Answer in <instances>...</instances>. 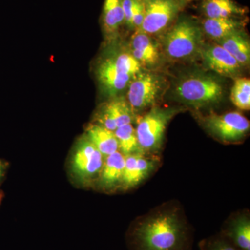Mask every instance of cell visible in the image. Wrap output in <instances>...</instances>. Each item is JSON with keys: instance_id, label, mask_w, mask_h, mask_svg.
<instances>
[{"instance_id": "obj_1", "label": "cell", "mask_w": 250, "mask_h": 250, "mask_svg": "<svg viewBox=\"0 0 250 250\" xmlns=\"http://www.w3.org/2000/svg\"><path fill=\"white\" fill-rule=\"evenodd\" d=\"M192 241L191 228L173 208L138 219L126 233L129 250H192Z\"/></svg>"}, {"instance_id": "obj_2", "label": "cell", "mask_w": 250, "mask_h": 250, "mask_svg": "<svg viewBox=\"0 0 250 250\" xmlns=\"http://www.w3.org/2000/svg\"><path fill=\"white\" fill-rule=\"evenodd\" d=\"M104 160V156L83 134L74 145L67 159L69 178L78 188L95 187Z\"/></svg>"}, {"instance_id": "obj_3", "label": "cell", "mask_w": 250, "mask_h": 250, "mask_svg": "<svg viewBox=\"0 0 250 250\" xmlns=\"http://www.w3.org/2000/svg\"><path fill=\"white\" fill-rule=\"evenodd\" d=\"M140 72L141 65L129 52H116L98 65L97 76L104 92L111 98L128 88Z\"/></svg>"}, {"instance_id": "obj_4", "label": "cell", "mask_w": 250, "mask_h": 250, "mask_svg": "<svg viewBox=\"0 0 250 250\" xmlns=\"http://www.w3.org/2000/svg\"><path fill=\"white\" fill-rule=\"evenodd\" d=\"M175 92L181 101L195 107H202L220 102L223 98V88L213 77L195 75L180 81Z\"/></svg>"}, {"instance_id": "obj_5", "label": "cell", "mask_w": 250, "mask_h": 250, "mask_svg": "<svg viewBox=\"0 0 250 250\" xmlns=\"http://www.w3.org/2000/svg\"><path fill=\"white\" fill-rule=\"evenodd\" d=\"M180 110L153 108L138 121L136 133L143 153L159 152L167 125Z\"/></svg>"}, {"instance_id": "obj_6", "label": "cell", "mask_w": 250, "mask_h": 250, "mask_svg": "<svg viewBox=\"0 0 250 250\" xmlns=\"http://www.w3.org/2000/svg\"><path fill=\"white\" fill-rule=\"evenodd\" d=\"M201 31L188 20H181L165 36V49L168 57L183 59L191 57L200 44Z\"/></svg>"}, {"instance_id": "obj_7", "label": "cell", "mask_w": 250, "mask_h": 250, "mask_svg": "<svg viewBox=\"0 0 250 250\" xmlns=\"http://www.w3.org/2000/svg\"><path fill=\"white\" fill-rule=\"evenodd\" d=\"M203 124L213 137L227 143L241 141L250 127V121L238 112L222 115L210 113L204 118Z\"/></svg>"}, {"instance_id": "obj_8", "label": "cell", "mask_w": 250, "mask_h": 250, "mask_svg": "<svg viewBox=\"0 0 250 250\" xmlns=\"http://www.w3.org/2000/svg\"><path fill=\"white\" fill-rule=\"evenodd\" d=\"M164 82L159 75L140 72L128 86L127 101L133 113H139L152 106L159 99Z\"/></svg>"}, {"instance_id": "obj_9", "label": "cell", "mask_w": 250, "mask_h": 250, "mask_svg": "<svg viewBox=\"0 0 250 250\" xmlns=\"http://www.w3.org/2000/svg\"><path fill=\"white\" fill-rule=\"evenodd\" d=\"M144 1L146 15L142 25L137 30L149 36L165 30L173 22L184 4V0H144Z\"/></svg>"}, {"instance_id": "obj_10", "label": "cell", "mask_w": 250, "mask_h": 250, "mask_svg": "<svg viewBox=\"0 0 250 250\" xmlns=\"http://www.w3.org/2000/svg\"><path fill=\"white\" fill-rule=\"evenodd\" d=\"M134 115L125 98L116 97L100 107L95 116V121L97 124L115 131L120 126L131 124Z\"/></svg>"}, {"instance_id": "obj_11", "label": "cell", "mask_w": 250, "mask_h": 250, "mask_svg": "<svg viewBox=\"0 0 250 250\" xmlns=\"http://www.w3.org/2000/svg\"><path fill=\"white\" fill-rule=\"evenodd\" d=\"M156 160L146 157L143 153L125 156L121 188L128 190L139 185L152 172Z\"/></svg>"}, {"instance_id": "obj_12", "label": "cell", "mask_w": 250, "mask_h": 250, "mask_svg": "<svg viewBox=\"0 0 250 250\" xmlns=\"http://www.w3.org/2000/svg\"><path fill=\"white\" fill-rule=\"evenodd\" d=\"M125 164V156L119 151L106 156L95 187L105 192L120 188Z\"/></svg>"}, {"instance_id": "obj_13", "label": "cell", "mask_w": 250, "mask_h": 250, "mask_svg": "<svg viewBox=\"0 0 250 250\" xmlns=\"http://www.w3.org/2000/svg\"><path fill=\"white\" fill-rule=\"evenodd\" d=\"M202 57L210 70L219 75L233 77L239 73L241 65L220 45H211L202 52Z\"/></svg>"}, {"instance_id": "obj_14", "label": "cell", "mask_w": 250, "mask_h": 250, "mask_svg": "<svg viewBox=\"0 0 250 250\" xmlns=\"http://www.w3.org/2000/svg\"><path fill=\"white\" fill-rule=\"evenodd\" d=\"M131 55L142 65L153 66L160 60L159 49L150 36L139 30L135 31L131 41Z\"/></svg>"}, {"instance_id": "obj_15", "label": "cell", "mask_w": 250, "mask_h": 250, "mask_svg": "<svg viewBox=\"0 0 250 250\" xmlns=\"http://www.w3.org/2000/svg\"><path fill=\"white\" fill-rule=\"evenodd\" d=\"M222 236L241 250H250V220L248 214H239L227 222Z\"/></svg>"}, {"instance_id": "obj_16", "label": "cell", "mask_w": 250, "mask_h": 250, "mask_svg": "<svg viewBox=\"0 0 250 250\" xmlns=\"http://www.w3.org/2000/svg\"><path fill=\"white\" fill-rule=\"evenodd\" d=\"M85 134L105 158L118 151V143L114 131L97 123H90Z\"/></svg>"}, {"instance_id": "obj_17", "label": "cell", "mask_w": 250, "mask_h": 250, "mask_svg": "<svg viewBox=\"0 0 250 250\" xmlns=\"http://www.w3.org/2000/svg\"><path fill=\"white\" fill-rule=\"evenodd\" d=\"M102 23L106 35H116L120 28L125 24L123 0H104Z\"/></svg>"}, {"instance_id": "obj_18", "label": "cell", "mask_w": 250, "mask_h": 250, "mask_svg": "<svg viewBox=\"0 0 250 250\" xmlns=\"http://www.w3.org/2000/svg\"><path fill=\"white\" fill-rule=\"evenodd\" d=\"M218 45L231 54L241 64V66L249 64L250 60V45L249 41L242 34L241 31H236L218 41Z\"/></svg>"}, {"instance_id": "obj_19", "label": "cell", "mask_w": 250, "mask_h": 250, "mask_svg": "<svg viewBox=\"0 0 250 250\" xmlns=\"http://www.w3.org/2000/svg\"><path fill=\"white\" fill-rule=\"evenodd\" d=\"M243 22L235 18H206L203 22V29L207 36L217 41L241 31Z\"/></svg>"}, {"instance_id": "obj_20", "label": "cell", "mask_w": 250, "mask_h": 250, "mask_svg": "<svg viewBox=\"0 0 250 250\" xmlns=\"http://www.w3.org/2000/svg\"><path fill=\"white\" fill-rule=\"evenodd\" d=\"M202 10L207 18H235L244 13L233 0H205Z\"/></svg>"}, {"instance_id": "obj_21", "label": "cell", "mask_w": 250, "mask_h": 250, "mask_svg": "<svg viewBox=\"0 0 250 250\" xmlns=\"http://www.w3.org/2000/svg\"><path fill=\"white\" fill-rule=\"evenodd\" d=\"M118 143V151L123 155L144 153L140 147L136 129L133 125L128 124L117 128L114 131Z\"/></svg>"}, {"instance_id": "obj_22", "label": "cell", "mask_w": 250, "mask_h": 250, "mask_svg": "<svg viewBox=\"0 0 250 250\" xmlns=\"http://www.w3.org/2000/svg\"><path fill=\"white\" fill-rule=\"evenodd\" d=\"M231 100L239 109H250V80L248 78H238L235 81L231 92Z\"/></svg>"}, {"instance_id": "obj_23", "label": "cell", "mask_w": 250, "mask_h": 250, "mask_svg": "<svg viewBox=\"0 0 250 250\" xmlns=\"http://www.w3.org/2000/svg\"><path fill=\"white\" fill-rule=\"evenodd\" d=\"M200 247L202 250H241L221 234L204 240Z\"/></svg>"}, {"instance_id": "obj_24", "label": "cell", "mask_w": 250, "mask_h": 250, "mask_svg": "<svg viewBox=\"0 0 250 250\" xmlns=\"http://www.w3.org/2000/svg\"><path fill=\"white\" fill-rule=\"evenodd\" d=\"M145 15L146 6L144 0H134L129 28L135 30L139 29L144 21Z\"/></svg>"}, {"instance_id": "obj_25", "label": "cell", "mask_w": 250, "mask_h": 250, "mask_svg": "<svg viewBox=\"0 0 250 250\" xmlns=\"http://www.w3.org/2000/svg\"><path fill=\"white\" fill-rule=\"evenodd\" d=\"M9 169V163L0 158V205L4 199V193L1 190V186L4 183Z\"/></svg>"}]
</instances>
